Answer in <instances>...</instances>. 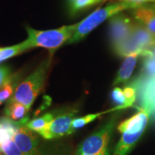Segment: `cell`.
Returning <instances> with one entry per match:
<instances>
[{
    "instance_id": "7",
    "label": "cell",
    "mask_w": 155,
    "mask_h": 155,
    "mask_svg": "<svg viewBox=\"0 0 155 155\" xmlns=\"http://www.w3.org/2000/svg\"><path fill=\"white\" fill-rule=\"evenodd\" d=\"M77 111L67 112L58 116L39 134L45 139H57L72 134L71 123L75 119Z\"/></svg>"
},
{
    "instance_id": "20",
    "label": "cell",
    "mask_w": 155,
    "mask_h": 155,
    "mask_svg": "<svg viewBox=\"0 0 155 155\" xmlns=\"http://www.w3.org/2000/svg\"><path fill=\"white\" fill-rule=\"evenodd\" d=\"M111 97L114 102L116 103L118 105L116 108L121 109V108H125L128 107L127 98H126L125 95L121 88H119V87L114 88L113 91H112Z\"/></svg>"
},
{
    "instance_id": "23",
    "label": "cell",
    "mask_w": 155,
    "mask_h": 155,
    "mask_svg": "<svg viewBox=\"0 0 155 155\" xmlns=\"http://www.w3.org/2000/svg\"><path fill=\"white\" fill-rule=\"evenodd\" d=\"M11 70L7 65L0 66V88L9 80L11 76Z\"/></svg>"
},
{
    "instance_id": "17",
    "label": "cell",
    "mask_w": 155,
    "mask_h": 155,
    "mask_svg": "<svg viewBox=\"0 0 155 155\" xmlns=\"http://www.w3.org/2000/svg\"><path fill=\"white\" fill-rule=\"evenodd\" d=\"M27 50H28V48L25 47L23 42L22 43L10 46V47L0 48V63L14 56L18 55Z\"/></svg>"
},
{
    "instance_id": "11",
    "label": "cell",
    "mask_w": 155,
    "mask_h": 155,
    "mask_svg": "<svg viewBox=\"0 0 155 155\" xmlns=\"http://www.w3.org/2000/svg\"><path fill=\"white\" fill-rule=\"evenodd\" d=\"M131 39L139 50H146L155 44V35L139 23L134 24Z\"/></svg>"
},
{
    "instance_id": "24",
    "label": "cell",
    "mask_w": 155,
    "mask_h": 155,
    "mask_svg": "<svg viewBox=\"0 0 155 155\" xmlns=\"http://www.w3.org/2000/svg\"><path fill=\"white\" fill-rule=\"evenodd\" d=\"M121 2H133L137 4L144 3H155V0H120Z\"/></svg>"
},
{
    "instance_id": "27",
    "label": "cell",
    "mask_w": 155,
    "mask_h": 155,
    "mask_svg": "<svg viewBox=\"0 0 155 155\" xmlns=\"http://www.w3.org/2000/svg\"><path fill=\"white\" fill-rule=\"evenodd\" d=\"M2 104V101H1V100H0V105H1Z\"/></svg>"
},
{
    "instance_id": "22",
    "label": "cell",
    "mask_w": 155,
    "mask_h": 155,
    "mask_svg": "<svg viewBox=\"0 0 155 155\" xmlns=\"http://www.w3.org/2000/svg\"><path fill=\"white\" fill-rule=\"evenodd\" d=\"M137 83H133L129 86H126L124 88L123 91L125 95L127 101L128 107L131 106L134 103L136 98H137Z\"/></svg>"
},
{
    "instance_id": "3",
    "label": "cell",
    "mask_w": 155,
    "mask_h": 155,
    "mask_svg": "<svg viewBox=\"0 0 155 155\" xmlns=\"http://www.w3.org/2000/svg\"><path fill=\"white\" fill-rule=\"evenodd\" d=\"M79 22L76 24L66 25L58 29L50 30H36L30 28H27L28 38L23 42L25 46L30 50L32 48L40 47L47 48L51 53L61 47L73 36L78 27Z\"/></svg>"
},
{
    "instance_id": "10",
    "label": "cell",
    "mask_w": 155,
    "mask_h": 155,
    "mask_svg": "<svg viewBox=\"0 0 155 155\" xmlns=\"http://www.w3.org/2000/svg\"><path fill=\"white\" fill-rule=\"evenodd\" d=\"M132 10L136 20L155 35V3L141 4Z\"/></svg>"
},
{
    "instance_id": "2",
    "label": "cell",
    "mask_w": 155,
    "mask_h": 155,
    "mask_svg": "<svg viewBox=\"0 0 155 155\" xmlns=\"http://www.w3.org/2000/svg\"><path fill=\"white\" fill-rule=\"evenodd\" d=\"M53 54L50 53L49 57L45 60L32 74L19 83L14 94L7 101L20 103L30 108L43 88L48 71L51 64Z\"/></svg>"
},
{
    "instance_id": "16",
    "label": "cell",
    "mask_w": 155,
    "mask_h": 155,
    "mask_svg": "<svg viewBox=\"0 0 155 155\" xmlns=\"http://www.w3.org/2000/svg\"><path fill=\"white\" fill-rule=\"evenodd\" d=\"M28 120V118H27V119L21 120V121H15L6 116H0V129L9 131L14 137L15 133L19 128L22 126L27 124V123L29 121Z\"/></svg>"
},
{
    "instance_id": "26",
    "label": "cell",
    "mask_w": 155,
    "mask_h": 155,
    "mask_svg": "<svg viewBox=\"0 0 155 155\" xmlns=\"http://www.w3.org/2000/svg\"><path fill=\"white\" fill-rule=\"evenodd\" d=\"M75 1V0H68V2H69V5H72V4Z\"/></svg>"
},
{
    "instance_id": "6",
    "label": "cell",
    "mask_w": 155,
    "mask_h": 155,
    "mask_svg": "<svg viewBox=\"0 0 155 155\" xmlns=\"http://www.w3.org/2000/svg\"><path fill=\"white\" fill-rule=\"evenodd\" d=\"M134 23L124 15H116L110 19V38L113 49L130 40Z\"/></svg>"
},
{
    "instance_id": "15",
    "label": "cell",
    "mask_w": 155,
    "mask_h": 155,
    "mask_svg": "<svg viewBox=\"0 0 155 155\" xmlns=\"http://www.w3.org/2000/svg\"><path fill=\"white\" fill-rule=\"evenodd\" d=\"M53 119V114L51 113H48L44 114L40 117L29 121L27 123L26 126L32 131L40 134Z\"/></svg>"
},
{
    "instance_id": "21",
    "label": "cell",
    "mask_w": 155,
    "mask_h": 155,
    "mask_svg": "<svg viewBox=\"0 0 155 155\" xmlns=\"http://www.w3.org/2000/svg\"><path fill=\"white\" fill-rule=\"evenodd\" d=\"M101 1L102 0H75L72 5H70V10L72 14H75Z\"/></svg>"
},
{
    "instance_id": "4",
    "label": "cell",
    "mask_w": 155,
    "mask_h": 155,
    "mask_svg": "<svg viewBox=\"0 0 155 155\" xmlns=\"http://www.w3.org/2000/svg\"><path fill=\"white\" fill-rule=\"evenodd\" d=\"M141 5V4L128 2H119L108 5L103 8L96 9L86 18L79 22L78 27L75 34L67 42L66 45L81 41L83 38H85L87 35H88L107 19L111 18L112 17L118 15L122 11L137 8Z\"/></svg>"
},
{
    "instance_id": "5",
    "label": "cell",
    "mask_w": 155,
    "mask_h": 155,
    "mask_svg": "<svg viewBox=\"0 0 155 155\" xmlns=\"http://www.w3.org/2000/svg\"><path fill=\"white\" fill-rule=\"evenodd\" d=\"M115 124L116 119L114 117L85 139L78 147L76 154H98L107 150Z\"/></svg>"
},
{
    "instance_id": "12",
    "label": "cell",
    "mask_w": 155,
    "mask_h": 155,
    "mask_svg": "<svg viewBox=\"0 0 155 155\" xmlns=\"http://www.w3.org/2000/svg\"><path fill=\"white\" fill-rule=\"evenodd\" d=\"M30 108L20 103L7 102L4 113L5 116L15 121H21L27 119Z\"/></svg>"
},
{
    "instance_id": "28",
    "label": "cell",
    "mask_w": 155,
    "mask_h": 155,
    "mask_svg": "<svg viewBox=\"0 0 155 155\" xmlns=\"http://www.w3.org/2000/svg\"><path fill=\"white\" fill-rule=\"evenodd\" d=\"M0 155H5V154H2V153H0Z\"/></svg>"
},
{
    "instance_id": "13",
    "label": "cell",
    "mask_w": 155,
    "mask_h": 155,
    "mask_svg": "<svg viewBox=\"0 0 155 155\" xmlns=\"http://www.w3.org/2000/svg\"><path fill=\"white\" fill-rule=\"evenodd\" d=\"M143 106L154 111L155 109V76L149 79L142 86L141 93Z\"/></svg>"
},
{
    "instance_id": "1",
    "label": "cell",
    "mask_w": 155,
    "mask_h": 155,
    "mask_svg": "<svg viewBox=\"0 0 155 155\" xmlns=\"http://www.w3.org/2000/svg\"><path fill=\"white\" fill-rule=\"evenodd\" d=\"M153 111L150 108L142 106L138 113L120 124L118 130L122 136L114 149L113 155H127L131 152L144 134Z\"/></svg>"
},
{
    "instance_id": "14",
    "label": "cell",
    "mask_w": 155,
    "mask_h": 155,
    "mask_svg": "<svg viewBox=\"0 0 155 155\" xmlns=\"http://www.w3.org/2000/svg\"><path fill=\"white\" fill-rule=\"evenodd\" d=\"M18 74H12L9 80L0 88V100L4 102L11 98L15 89L19 84V77Z\"/></svg>"
},
{
    "instance_id": "19",
    "label": "cell",
    "mask_w": 155,
    "mask_h": 155,
    "mask_svg": "<svg viewBox=\"0 0 155 155\" xmlns=\"http://www.w3.org/2000/svg\"><path fill=\"white\" fill-rule=\"evenodd\" d=\"M0 153L5 155H24L12 139L0 145Z\"/></svg>"
},
{
    "instance_id": "9",
    "label": "cell",
    "mask_w": 155,
    "mask_h": 155,
    "mask_svg": "<svg viewBox=\"0 0 155 155\" xmlns=\"http://www.w3.org/2000/svg\"><path fill=\"white\" fill-rule=\"evenodd\" d=\"M150 55V52L146 50L134 52V53L127 56L123 63H122V65H121V67H120L115 79H114L113 83L114 86H117V85L127 82L130 78L135 68L137 59H138L139 55Z\"/></svg>"
},
{
    "instance_id": "25",
    "label": "cell",
    "mask_w": 155,
    "mask_h": 155,
    "mask_svg": "<svg viewBox=\"0 0 155 155\" xmlns=\"http://www.w3.org/2000/svg\"><path fill=\"white\" fill-rule=\"evenodd\" d=\"M75 155H110V153L107 149V150L103 151V152L98 153V154H76Z\"/></svg>"
},
{
    "instance_id": "8",
    "label": "cell",
    "mask_w": 155,
    "mask_h": 155,
    "mask_svg": "<svg viewBox=\"0 0 155 155\" xmlns=\"http://www.w3.org/2000/svg\"><path fill=\"white\" fill-rule=\"evenodd\" d=\"M37 134L26 125L22 126L15 133L12 139L24 155H41L38 150L39 137Z\"/></svg>"
},
{
    "instance_id": "18",
    "label": "cell",
    "mask_w": 155,
    "mask_h": 155,
    "mask_svg": "<svg viewBox=\"0 0 155 155\" xmlns=\"http://www.w3.org/2000/svg\"><path fill=\"white\" fill-rule=\"evenodd\" d=\"M105 112H100V113L96 114H91L88 115L83 116V117L78 118V119H74L71 123V131L72 133L75 132L77 129H81L86 126L91 122L94 121L95 119H97L98 116H100L101 114H104Z\"/></svg>"
}]
</instances>
